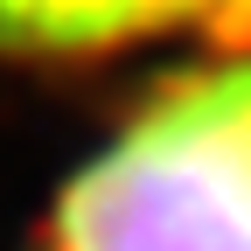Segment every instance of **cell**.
<instances>
[{"label":"cell","instance_id":"1","mask_svg":"<svg viewBox=\"0 0 251 251\" xmlns=\"http://www.w3.org/2000/svg\"><path fill=\"white\" fill-rule=\"evenodd\" d=\"M49 251H251V56L168 84L63 188Z\"/></svg>","mask_w":251,"mask_h":251},{"label":"cell","instance_id":"3","mask_svg":"<svg viewBox=\"0 0 251 251\" xmlns=\"http://www.w3.org/2000/svg\"><path fill=\"white\" fill-rule=\"evenodd\" d=\"M216 35L230 49H251V0H224V7H216Z\"/></svg>","mask_w":251,"mask_h":251},{"label":"cell","instance_id":"2","mask_svg":"<svg viewBox=\"0 0 251 251\" xmlns=\"http://www.w3.org/2000/svg\"><path fill=\"white\" fill-rule=\"evenodd\" d=\"M224 0H0L7 56H91L133 35H161L175 21L216 14Z\"/></svg>","mask_w":251,"mask_h":251}]
</instances>
